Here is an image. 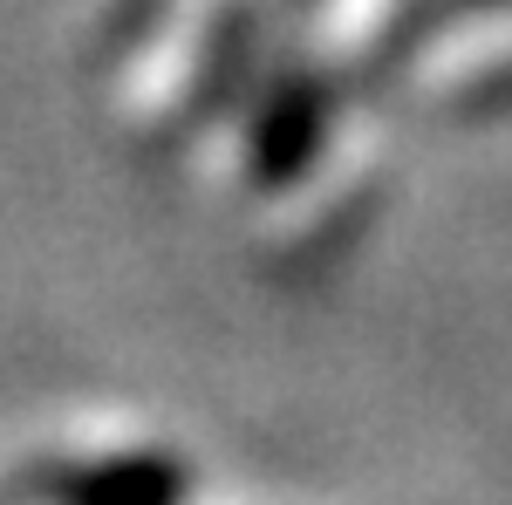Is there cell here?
<instances>
[{
	"label": "cell",
	"instance_id": "cell-1",
	"mask_svg": "<svg viewBox=\"0 0 512 505\" xmlns=\"http://www.w3.org/2000/svg\"><path fill=\"white\" fill-rule=\"evenodd\" d=\"M506 89L512 82V21H492V28H478L472 41H451V48H437V62L424 69V89Z\"/></svg>",
	"mask_w": 512,
	"mask_h": 505
}]
</instances>
